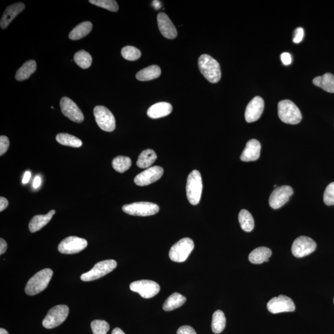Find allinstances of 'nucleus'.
Here are the masks:
<instances>
[{
  "instance_id": "8fccbe9b",
  "label": "nucleus",
  "mask_w": 334,
  "mask_h": 334,
  "mask_svg": "<svg viewBox=\"0 0 334 334\" xmlns=\"http://www.w3.org/2000/svg\"><path fill=\"white\" fill-rule=\"evenodd\" d=\"M0 334H9V333L7 330L1 328V329H0Z\"/></svg>"
},
{
  "instance_id": "3c124183",
  "label": "nucleus",
  "mask_w": 334,
  "mask_h": 334,
  "mask_svg": "<svg viewBox=\"0 0 334 334\" xmlns=\"http://www.w3.org/2000/svg\"><path fill=\"white\" fill-rule=\"evenodd\" d=\"M333 303H334V299H333Z\"/></svg>"
},
{
  "instance_id": "39448f33",
  "label": "nucleus",
  "mask_w": 334,
  "mask_h": 334,
  "mask_svg": "<svg viewBox=\"0 0 334 334\" xmlns=\"http://www.w3.org/2000/svg\"><path fill=\"white\" fill-rule=\"evenodd\" d=\"M195 248L194 242L189 238H184L173 245L169 251L170 258L173 261H185Z\"/></svg>"
},
{
  "instance_id": "bb28decb",
  "label": "nucleus",
  "mask_w": 334,
  "mask_h": 334,
  "mask_svg": "<svg viewBox=\"0 0 334 334\" xmlns=\"http://www.w3.org/2000/svg\"><path fill=\"white\" fill-rule=\"evenodd\" d=\"M92 29V24L89 21L81 23L78 25L69 35V39L73 40H80L89 34Z\"/></svg>"
},
{
  "instance_id": "a19ab883",
  "label": "nucleus",
  "mask_w": 334,
  "mask_h": 334,
  "mask_svg": "<svg viewBox=\"0 0 334 334\" xmlns=\"http://www.w3.org/2000/svg\"><path fill=\"white\" fill-rule=\"evenodd\" d=\"M177 334H197L193 327L189 326H181L178 329Z\"/></svg>"
},
{
  "instance_id": "4c0bfd02",
  "label": "nucleus",
  "mask_w": 334,
  "mask_h": 334,
  "mask_svg": "<svg viewBox=\"0 0 334 334\" xmlns=\"http://www.w3.org/2000/svg\"><path fill=\"white\" fill-rule=\"evenodd\" d=\"M323 200L327 206L334 205V182L330 183L327 186L324 193Z\"/></svg>"
},
{
  "instance_id": "473e14b6",
  "label": "nucleus",
  "mask_w": 334,
  "mask_h": 334,
  "mask_svg": "<svg viewBox=\"0 0 334 334\" xmlns=\"http://www.w3.org/2000/svg\"><path fill=\"white\" fill-rule=\"evenodd\" d=\"M74 60L75 63L83 69L89 68L92 63L91 55L83 50L76 53L74 57Z\"/></svg>"
},
{
  "instance_id": "49530a36",
  "label": "nucleus",
  "mask_w": 334,
  "mask_h": 334,
  "mask_svg": "<svg viewBox=\"0 0 334 334\" xmlns=\"http://www.w3.org/2000/svg\"><path fill=\"white\" fill-rule=\"evenodd\" d=\"M31 178V172L29 171H26L25 172V174L24 175V177H23V179L22 180V182L23 184H26L28 183L30 180Z\"/></svg>"
},
{
  "instance_id": "5701e85b",
  "label": "nucleus",
  "mask_w": 334,
  "mask_h": 334,
  "mask_svg": "<svg viewBox=\"0 0 334 334\" xmlns=\"http://www.w3.org/2000/svg\"><path fill=\"white\" fill-rule=\"evenodd\" d=\"M272 255L270 249L267 247H259L251 252L249 255V260L251 263L259 265L265 262H268Z\"/></svg>"
},
{
  "instance_id": "6ab92c4d",
  "label": "nucleus",
  "mask_w": 334,
  "mask_h": 334,
  "mask_svg": "<svg viewBox=\"0 0 334 334\" xmlns=\"http://www.w3.org/2000/svg\"><path fill=\"white\" fill-rule=\"evenodd\" d=\"M260 149H261V146L258 140L251 139L247 143V145L240 156V159L243 162L256 161L260 157Z\"/></svg>"
},
{
  "instance_id": "72a5a7b5",
  "label": "nucleus",
  "mask_w": 334,
  "mask_h": 334,
  "mask_svg": "<svg viewBox=\"0 0 334 334\" xmlns=\"http://www.w3.org/2000/svg\"><path fill=\"white\" fill-rule=\"evenodd\" d=\"M132 162L130 158L125 156L116 157L112 161V166L116 172L124 173L127 171L131 166Z\"/></svg>"
},
{
  "instance_id": "f3484780",
  "label": "nucleus",
  "mask_w": 334,
  "mask_h": 334,
  "mask_svg": "<svg viewBox=\"0 0 334 334\" xmlns=\"http://www.w3.org/2000/svg\"><path fill=\"white\" fill-rule=\"evenodd\" d=\"M265 102L259 96L255 97L247 105L245 110V120L248 123H253L258 120L262 115Z\"/></svg>"
},
{
  "instance_id": "a211bd4d",
  "label": "nucleus",
  "mask_w": 334,
  "mask_h": 334,
  "mask_svg": "<svg viewBox=\"0 0 334 334\" xmlns=\"http://www.w3.org/2000/svg\"><path fill=\"white\" fill-rule=\"evenodd\" d=\"M157 22L161 34L166 39H174L177 37V29L165 13L158 14Z\"/></svg>"
},
{
  "instance_id": "ddd939ff",
  "label": "nucleus",
  "mask_w": 334,
  "mask_h": 334,
  "mask_svg": "<svg viewBox=\"0 0 334 334\" xmlns=\"http://www.w3.org/2000/svg\"><path fill=\"white\" fill-rule=\"evenodd\" d=\"M267 307H268L269 312L273 314L283 312H293L295 310L294 301L291 298L283 295L272 298L267 304Z\"/></svg>"
},
{
  "instance_id": "79ce46f5",
  "label": "nucleus",
  "mask_w": 334,
  "mask_h": 334,
  "mask_svg": "<svg viewBox=\"0 0 334 334\" xmlns=\"http://www.w3.org/2000/svg\"><path fill=\"white\" fill-rule=\"evenodd\" d=\"M280 57L281 60H282L283 64H285V65H290V64L292 63V56L289 54V53H283V54L281 55Z\"/></svg>"
},
{
  "instance_id": "c9c22d12",
  "label": "nucleus",
  "mask_w": 334,
  "mask_h": 334,
  "mask_svg": "<svg viewBox=\"0 0 334 334\" xmlns=\"http://www.w3.org/2000/svg\"><path fill=\"white\" fill-rule=\"evenodd\" d=\"M89 2L92 5L106 9L112 12H116L118 11V5L114 0H90Z\"/></svg>"
},
{
  "instance_id": "a878e982",
  "label": "nucleus",
  "mask_w": 334,
  "mask_h": 334,
  "mask_svg": "<svg viewBox=\"0 0 334 334\" xmlns=\"http://www.w3.org/2000/svg\"><path fill=\"white\" fill-rule=\"evenodd\" d=\"M186 298L178 293H174L166 299L163 305V309L165 312L178 308L186 303Z\"/></svg>"
},
{
  "instance_id": "423d86ee",
  "label": "nucleus",
  "mask_w": 334,
  "mask_h": 334,
  "mask_svg": "<svg viewBox=\"0 0 334 334\" xmlns=\"http://www.w3.org/2000/svg\"><path fill=\"white\" fill-rule=\"evenodd\" d=\"M116 266L117 263L113 259L99 262L93 266L91 270L82 275L81 279L84 282H90V281L98 280L113 271Z\"/></svg>"
},
{
  "instance_id": "c03bdc74",
  "label": "nucleus",
  "mask_w": 334,
  "mask_h": 334,
  "mask_svg": "<svg viewBox=\"0 0 334 334\" xmlns=\"http://www.w3.org/2000/svg\"><path fill=\"white\" fill-rule=\"evenodd\" d=\"M8 245L4 239H0V254H4L7 251Z\"/></svg>"
},
{
  "instance_id": "e433bc0d",
  "label": "nucleus",
  "mask_w": 334,
  "mask_h": 334,
  "mask_svg": "<svg viewBox=\"0 0 334 334\" xmlns=\"http://www.w3.org/2000/svg\"><path fill=\"white\" fill-rule=\"evenodd\" d=\"M93 334H107L110 330V325L104 320H94L91 322Z\"/></svg>"
},
{
  "instance_id": "4468645a",
  "label": "nucleus",
  "mask_w": 334,
  "mask_h": 334,
  "mask_svg": "<svg viewBox=\"0 0 334 334\" xmlns=\"http://www.w3.org/2000/svg\"><path fill=\"white\" fill-rule=\"evenodd\" d=\"M294 194V189L290 186H282L275 188L269 198V205L274 209H279L287 203Z\"/></svg>"
},
{
  "instance_id": "2f4dec72",
  "label": "nucleus",
  "mask_w": 334,
  "mask_h": 334,
  "mask_svg": "<svg viewBox=\"0 0 334 334\" xmlns=\"http://www.w3.org/2000/svg\"><path fill=\"white\" fill-rule=\"evenodd\" d=\"M226 326V318L221 310H218L213 313L212 321V329L213 332L220 333L224 330Z\"/></svg>"
},
{
  "instance_id": "2eb2a0df",
  "label": "nucleus",
  "mask_w": 334,
  "mask_h": 334,
  "mask_svg": "<svg viewBox=\"0 0 334 334\" xmlns=\"http://www.w3.org/2000/svg\"><path fill=\"white\" fill-rule=\"evenodd\" d=\"M163 174V169L160 166L149 167L146 171L137 175L134 178V183L137 186L149 185L159 180Z\"/></svg>"
},
{
  "instance_id": "7c9ffc66",
  "label": "nucleus",
  "mask_w": 334,
  "mask_h": 334,
  "mask_svg": "<svg viewBox=\"0 0 334 334\" xmlns=\"http://www.w3.org/2000/svg\"><path fill=\"white\" fill-rule=\"evenodd\" d=\"M240 225L243 230L250 232L254 227V221L253 216L248 210L243 209L240 211L238 216Z\"/></svg>"
},
{
  "instance_id": "b1692460",
  "label": "nucleus",
  "mask_w": 334,
  "mask_h": 334,
  "mask_svg": "<svg viewBox=\"0 0 334 334\" xmlns=\"http://www.w3.org/2000/svg\"><path fill=\"white\" fill-rule=\"evenodd\" d=\"M313 83L316 86L321 88L325 91L334 93V76L331 73H326L323 76L316 77Z\"/></svg>"
},
{
  "instance_id": "f03ea898",
  "label": "nucleus",
  "mask_w": 334,
  "mask_h": 334,
  "mask_svg": "<svg viewBox=\"0 0 334 334\" xmlns=\"http://www.w3.org/2000/svg\"><path fill=\"white\" fill-rule=\"evenodd\" d=\"M54 272L51 269H44L38 272L30 278L26 285V294L29 296L36 295L47 287Z\"/></svg>"
},
{
  "instance_id": "f704fd0d",
  "label": "nucleus",
  "mask_w": 334,
  "mask_h": 334,
  "mask_svg": "<svg viewBox=\"0 0 334 334\" xmlns=\"http://www.w3.org/2000/svg\"><path fill=\"white\" fill-rule=\"evenodd\" d=\"M122 55L125 59L129 61H135L138 60L141 56V52L138 49L133 46H125L122 50Z\"/></svg>"
},
{
  "instance_id": "de8ad7c7",
  "label": "nucleus",
  "mask_w": 334,
  "mask_h": 334,
  "mask_svg": "<svg viewBox=\"0 0 334 334\" xmlns=\"http://www.w3.org/2000/svg\"><path fill=\"white\" fill-rule=\"evenodd\" d=\"M152 5H153V7L155 9H156V10H159V9L162 7V4H161V3L159 1H154L152 2Z\"/></svg>"
},
{
  "instance_id": "9d476101",
  "label": "nucleus",
  "mask_w": 334,
  "mask_h": 334,
  "mask_svg": "<svg viewBox=\"0 0 334 334\" xmlns=\"http://www.w3.org/2000/svg\"><path fill=\"white\" fill-rule=\"evenodd\" d=\"M131 291L138 293L144 298H151L159 294L160 287L159 284L154 281L140 280L135 281L130 284Z\"/></svg>"
},
{
  "instance_id": "dca6fc26",
  "label": "nucleus",
  "mask_w": 334,
  "mask_h": 334,
  "mask_svg": "<svg viewBox=\"0 0 334 334\" xmlns=\"http://www.w3.org/2000/svg\"><path fill=\"white\" fill-rule=\"evenodd\" d=\"M60 107L63 115L68 117L71 121L79 124L84 121V116L83 112L71 99L66 97L61 99Z\"/></svg>"
},
{
  "instance_id": "a18cd8bd",
  "label": "nucleus",
  "mask_w": 334,
  "mask_h": 334,
  "mask_svg": "<svg viewBox=\"0 0 334 334\" xmlns=\"http://www.w3.org/2000/svg\"><path fill=\"white\" fill-rule=\"evenodd\" d=\"M41 183H42V179H41V178L39 177V176H37V177H35L33 181L34 188H38V187L41 185Z\"/></svg>"
},
{
  "instance_id": "412c9836",
  "label": "nucleus",
  "mask_w": 334,
  "mask_h": 334,
  "mask_svg": "<svg viewBox=\"0 0 334 334\" xmlns=\"http://www.w3.org/2000/svg\"><path fill=\"white\" fill-rule=\"evenodd\" d=\"M173 110L172 105L167 102H159L155 104L149 108L148 115L152 119L162 118V117L168 116L172 113Z\"/></svg>"
},
{
  "instance_id": "9b49d317",
  "label": "nucleus",
  "mask_w": 334,
  "mask_h": 334,
  "mask_svg": "<svg viewBox=\"0 0 334 334\" xmlns=\"http://www.w3.org/2000/svg\"><path fill=\"white\" fill-rule=\"evenodd\" d=\"M317 245L309 237L301 236L296 239L293 243L292 252L294 256L297 257H303L308 256L316 250Z\"/></svg>"
},
{
  "instance_id": "0eeeda50",
  "label": "nucleus",
  "mask_w": 334,
  "mask_h": 334,
  "mask_svg": "<svg viewBox=\"0 0 334 334\" xmlns=\"http://www.w3.org/2000/svg\"><path fill=\"white\" fill-rule=\"evenodd\" d=\"M69 314V307L66 305H57L49 310L44 318L42 324L46 329H53L62 324Z\"/></svg>"
},
{
  "instance_id": "1a4fd4ad",
  "label": "nucleus",
  "mask_w": 334,
  "mask_h": 334,
  "mask_svg": "<svg viewBox=\"0 0 334 334\" xmlns=\"http://www.w3.org/2000/svg\"><path fill=\"white\" fill-rule=\"evenodd\" d=\"M93 115L97 124L102 130L107 132L115 130L116 127L115 117L107 108L102 105L96 107L93 109Z\"/></svg>"
},
{
  "instance_id": "58836bf2",
  "label": "nucleus",
  "mask_w": 334,
  "mask_h": 334,
  "mask_svg": "<svg viewBox=\"0 0 334 334\" xmlns=\"http://www.w3.org/2000/svg\"><path fill=\"white\" fill-rule=\"evenodd\" d=\"M9 146H10V140L8 137L1 136L0 137V155L1 156L8 151Z\"/></svg>"
},
{
  "instance_id": "cd10ccee",
  "label": "nucleus",
  "mask_w": 334,
  "mask_h": 334,
  "mask_svg": "<svg viewBox=\"0 0 334 334\" xmlns=\"http://www.w3.org/2000/svg\"><path fill=\"white\" fill-rule=\"evenodd\" d=\"M157 159V154L152 149H146L140 154L137 160V165L140 169H147Z\"/></svg>"
},
{
  "instance_id": "c756f323",
  "label": "nucleus",
  "mask_w": 334,
  "mask_h": 334,
  "mask_svg": "<svg viewBox=\"0 0 334 334\" xmlns=\"http://www.w3.org/2000/svg\"><path fill=\"white\" fill-rule=\"evenodd\" d=\"M56 140L60 145L69 147L78 148L81 147L83 145L82 140L77 137L71 135L67 133H60L56 136Z\"/></svg>"
},
{
  "instance_id": "6e6552de",
  "label": "nucleus",
  "mask_w": 334,
  "mask_h": 334,
  "mask_svg": "<svg viewBox=\"0 0 334 334\" xmlns=\"http://www.w3.org/2000/svg\"><path fill=\"white\" fill-rule=\"evenodd\" d=\"M122 209L129 215L146 217L156 214L159 211V207L149 202H138L124 205Z\"/></svg>"
},
{
  "instance_id": "393cba45",
  "label": "nucleus",
  "mask_w": 334,
  "mask_h": 334,
  "mask_svg": "<svg viewBox=\"0 0 334 334\" xmlns=\"http://www.w3.org/2000/svg\"><path fill=\"white\" fill-rule=\"evenodd\" d=\"M160 75V67L157 65H152L140 70L137 73L136 78L137 80L140 81H148L159 78Z\"/></svg>"
},
{
  "instance_id": "09e8293b",
  "label": "nucleus",
  "mask_w": 334,
  "mask_h": 334,
  "mask_svg": "<svg viewBox=\"0 0 334 334\" xmlns=\"http://www.w3.org/2000/svg\"><path fill=\"white\" fill-rule=\"evenodd\" d=\"M111 334H125L124 331L118 327L115 328L112 331Z\"/></svg>"
},
{
  "instance_id": "c85d7f7f",
  "label": "nucleus",
  "mask_w": 334,
  "mask_h": 334,
  "mask_svg": "<svg viewBox=\"0 0 334 334\" xmlns=\"http://www.w3.org/2000/svg\"><path fill=\"white\" fill-rule=\"evenodd\" d=\"M36 69L37 64L36 61L34 60L28 61L17 70L16 75V80L22 81L27 80L36 71Z\"/></svg>"
},
{
  "instance_id": "7ed1b4c3",
  "label": "nucleus",
  "mask_w": 334,
  "mask_h": 334,
  "mask_svg": "<svg viewBox=\"0 0 334 334\" xmlns=\"http://www.w3.org/2000/svg\"><path fill=\"white\" fill-rule=\"evenodd\" d=\"M278 115L281 121L287 124L297 125L302 120L298 107L290 100H283L278 104Z\"/></svg>"
},
{
  "instance_id": "20e7f679",
  "label": "nucleus",
  "mask_w": 334,
  "mask_h": 334,
  "mask_svg": "<svg viewBox=\"0 0 334 334\" xmlns=\"http://www.w3.org/2000/svg\"><path fill=\"white\" fill-rule=\"evenodd\" d=\"M187 198L190 204L197 205L200 202L203 192V181L200 174L198 171H193L187 177L186 184Z\"/></svg>"
},
{
  "instance_id": "37998d69",
  "label": "nucleus",
  "mask_w": 334,
  "mask_h": 334,
  "mask_svg": "<svg viewBox=\"0 0 334 334\" xmlns=\"http://www.w3.org/2000/svg\"><path fill=\"white\" fill-rule=\"evenodd\" d=\"M8 206V201L4 197L0 198V212L7 209Z\"/></svg>"
},
{
  "instance_id": "f257e3e1",
  "label": "nucleus",
  "mask_w": 334,
  "mask_h": 334,
  "mask_svg": "<svg viewBox=\"0 0 334 334\" xmlns=\"http://www.w3.org/2000/svg\"><path fill=\"white\" fill-rule=\"evenodd\" d=\"M198 66L201 74L211 83H217L221 79V66L218 61L210 55L204 54L198 60Z\"/></svg>"
},
{
  "instance_id": "ea45409f",
  "label": "nucleus",
  "mask_w": 334,
  "mask_h": 334,
  "mask_svg": "<svg viewBox=\"0 0 334 334\" xmlns=\"http://www.w3.org/2000/svg\"><path fill=\"white\" fill-rule=\"evenodd\" d=\"M304 30L302 28H298L295 29L294 32V43H298L301 42L303 39Z\"/></svg>"
},
{
  "instance_id": "aec40b11",
  "label": "nucleus",
  "mask_w": 334,
  "mask_h": 334,
  "mask_svg": "<svg viewBox=\"0 0 334 334\" xmlns=\"http://www.w3.org/2000/svg\"><path fill=\"white\" fill-rule=\"evenodd\" d=\"M25 5L22 3H17V4L9 6L6 9L4 15L2 17L1 22H0L2 29H5L8 28L9 25L25 10Z\"/></svg>"
},
{
  "instance_id": "f8f14e48",
  "label": "nucleus",
  "mask_w": 334,
  "mask_h": 334,
  "mask_svg": "<svg viewBox=\"0 0 334 334\" xmlns=\"http://www.w3.org/2000/svg\"><path fill=\"white\" fill-rule=\"evenodd\" d=\"M86 240L78 236H69L64 239L58 245L60 253L65 254H73L80 253L87 247Z\"/></svg>"
},
{
  "instance_id": "4be33fe9",
  "label": "nucleus",
  "mask_w": 334,
  "mask_h": 334,
  "mask_svg": "<svg viewBox=\"0 0 334 334\" xmlns=\"http://www.w3.org/2000/svg\"><path fill=\"white\" fill-rule=\"evenodd\" d=\"M55 212V210H52L50 211L47 214L34 216L31 219L30 222H29V230L32 233H35L42 229V228L45 227L46 225H47L49 222L51 221Z\"/></svg>"
}]
</instances>
